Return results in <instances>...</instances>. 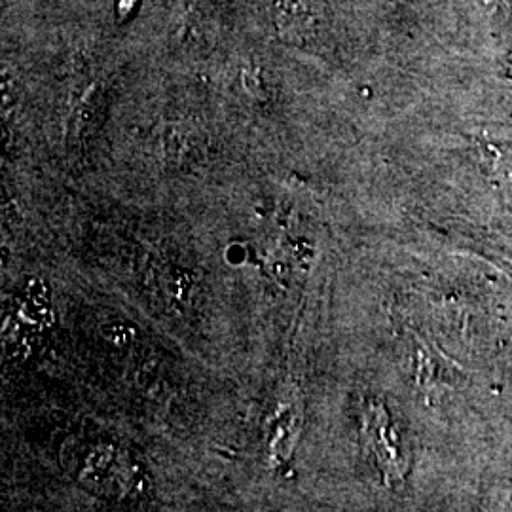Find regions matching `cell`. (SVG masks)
I'll return each instance as SVG.
<instances>
[{
  "instance_id": "obj_1",
  "label": "cell",
  "mask_w": 512,
  "mask_h": 512,
  "mask_svg": "<svg viewBox=\"0 0 512 512\" xmlns=\"http://www.w3.org/2000/svg\"><path fill=\"white\" fill-rule=\"evenodd\" d=\"M275 18L289 37H308L313 33V8L310 0H274Z\"/></svg>"
},
{
  "instance_id": "obj_2",
  "label": "cell",
  "mask_w": 512,
  "mask_h": 512,
  "mask_svg": "<svg viewBox=\"0 0 512 512\" xmlns=\"http://www.w3.org/2000/svg\"><path fill=\"white\" fill-rule=\"evenodd\" d=\"M492 167H494L495 183L499 184L503 194L512 200V147L507 150L495 148Z\"/></svg>"
},
{
  "instance_id": "obj_3",
  "label": "cell",
  "mask_w": 512,
  "mask_h": 512,
  "mask_svg": "<svg viewBox=\"0 0 512 512\" xmlns=\"http://www.w3.org/2000/svg\"><path fill=\"white\" fill-rule=\"evenodd\" d=\"M503 67H505V71H507V74H509V76L512 78V52L511 54L507 55V57H505V61H503Z\"/></svg>"
}]
</instances>
